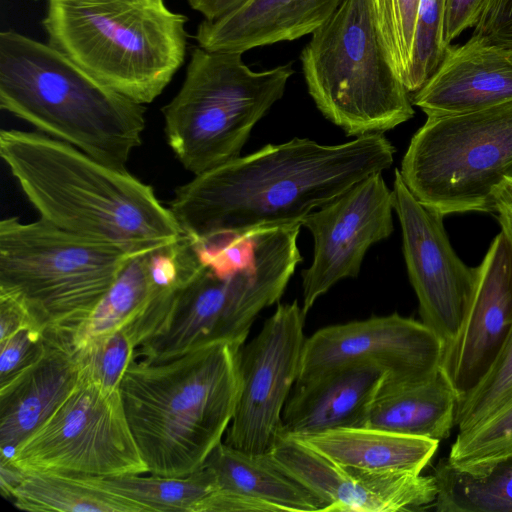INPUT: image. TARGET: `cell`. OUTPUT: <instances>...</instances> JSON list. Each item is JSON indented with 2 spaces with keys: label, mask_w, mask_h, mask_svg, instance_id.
Here are the masks:
<instances>
[{
  "label": "cell",
  "mask_w": 512,
  "mask_h": 512,
  "mask_svg": "<svg viewBox=\"0 0 512 512\" xmlns=\"http://www.w3.org/2000/svg\"><path fill=\"white\" fill-rule=\"evenodd\" d=\"M0 155L40 218L60 229L136 253L183 235L151 186L66 142L2 130Z\"/></svg>",
  "instance_id": "obj_2"
},
{
  "label": "cell",
  "mask_w": 512,
  "mask_h": 512,
  "mask_svg": "<svg viewBox=\"0 0 512 512\" xmlns=\"http://www.w3.org/2000/svg\"><path fill=\"white\" fill-rule=\"evenodd\" d=\"M384 49L405 85L412 57L417 9L420 0H369Z\"/></svg>",
  "instance_id": "obj_32"
},
{
  "label": "cell",
  "mask_w": 512,
  "mask_h": 512,
  "mask_svg": "<svg viewBox=\"0 0 512 512\" xmlns=\"http://www.w3.org/2000/svg\"><path fill=\"white\" fill-rule=\"evenodd\" d=\"M296 438L340 465L378 473L420 474L439 445L436 440L368 427Z\"/></svg>",
  "instance_id": "obj_24"
},
{
  "label": "cell",
  "mask_w": 512,
  "mask_h": 512,
  "mask_svg": "<svg viewBox=\"0 0 512 512\" xmlns=\"http://www.w3.org/2000/svg\"><path fill=\"white\" fill-rule=\"evenodd\" d=\"M473 35L512 50V0H488Z\"/></svg>",
  "instance_id": "obj_35"
},
{
  "label": "cell",
  "mask_w": 512,
  "mask_h": 512,
  "mask_svg": "<svg viewBox=\"0 0 512 512\" xmlns=\"http://www.w3.org/2000/svg\"><path fill=\"white\" fill-rule=\"evenodd\" d=\"M304 314L297 300L279 303L260 332L240 349V390L224 442L251 454L271 452L282 435L284 405L298 378Z\"/></svg>",
  "instance_id": "obj_12"
},
{
  "label": "cell",
  "mask_w": 512,
  "mask_h": 512,
  "mask_svg": "<svg viewBox=\"0 0 512 512\" xmlns=\"http://www.w3.org/2000/svg\"><path fill=\"white\" fill-rule=\"evenodd\" d=\"M399 172L414 197L443 217L494 213L493 191L512 177V101L427 117Z\"/></svg>",
  "instance_id": "obj_10"
},
{
  "label": "cell",
  "mask_w": 512,
  "mask_h": 512,
  "mask_svg": "<svg viewBox=\"0 0 512 512\" xmlns=\"http://www.w3.org/2000/svg\"><path fill=\"white\" fill-rule=\"evenodd\" d=\"M78 382L73 340L46 333L41 356L0 384V449L13 450L41 426Z\"/></svg>",
  "instance_id": "obj_21"
},
{
  "label": "cell",
  "mask_w": 512,
  "mask_h": 512,
  "mask_svg": "<svg viewBox=\"0 0 512 512\" xmlns=\"http://www.w3.org/2000/svg\"><path fill=\"white\" fill-rule=\"evenodd\" d=\"M318 110L348 136L383 133L410 120L411 94L384 49L369 0H344L300 56Z\"/></svg>",
  "instance_id": "obj_8"
},
{
  "label": "cell",
  "mask_w": 512,
  "mask_h": 512,
  "mask_svg": "<svg viewBox=\"0 0 512 512\" xmlns=\"http://www.w3.org/2000/svg\"><path fill=\"white\" fill-rule=\"evenodd\" d=\"M445 0H420L414 28L411 66L405 87L419 90L440 64L444 45Z\"/></svg>",
  "instance_id": "obj_33"
},
{
  "label": "cell",
  "mask_w": 512,
  "mask_h": 512,
  "mask_svg": "<svg viewBox=\"0 0 512 512\" xmlns=\"http://www.w3.org/2000/svg\"><path fill=\"white\" fill-rule=\"evenodd\" d=\"M512 329V242L500 231L476 267L463 323L444 348L440 368L459 398L484 377Z\"/></svg>",
  "instance_id": "obj_17"
},
{
  "label": "cell",
  "mask_w": 512,
  "mask_h": 512,
  "mask_svg": "<svg viewBox=\"0 0 512 512\" xmlns=\"http://www.w3.org/2000/svg\"><path fill=\"white\" fill-rule=\"evenodd\" d=\"M443 352V342L422 321L398 313L371 316L321 328L306 338L297 380L364 363L383 370L384 382L413 381L439 369Z\"/></svg>",
  "instance_id": "obj_15"
},
{
  "label": "cell",
  "mask_w": 512,
  "mask_h": 512,
  "mask_svg": "<svg viewBox=\"0 0 512 512\" xmlns=\"http://www.w3.org/2000/svg\"><path fill=\"white\" fill-rule=\"evenodd\" d=\"M512 403V329L480 382L459 398L455 425L459 432L485 421Z\"/></svg>",
  "instance_id": "obj_30"
},
{
  "label": "cell",
  "mask_w": 512,
  "mask_h": 512,
  "mask_svg": "<svg viewBox=\"0 0 512 512\" xmlns=\"http://www.w3.org/2000/svg\"><path fill=\"white\" fill-rule=\"evenodd\" d=\"M242 56L196 47L179 92L162 108L168 143L195 176L241 156L294 74L292 63L254 71Z\"/></svg>",
  "instance_id": "obj_9"
},
{
  "label": "cell",
  "mask_w": 512,
  "mask_h": 512,
  "mask_svg": "<svg viewBox=\"0 0 512 512\" xmlns=\"http://www.w3.org/2000/svg\"><path fill=\"white\" fill-rule=\"evenodd\" d=\"M301 227L296 223L255 231L250 261L232 274L220 276L204 266L178 291L134 358L163 362L215 343L242 347L256 317L279 301L302 262L297 245Z\"/></svg>",
  "instance_id": "obj_7"
},
{
  "label": "cell",
  "mask_w": 512,
  "mask_h": 512,
  "mask_svg": "<svg viewBox=\"0 0 512 512\" xmlns=\"http://www.w3.org/2000/svg\"><path fill=\"white\" fill-rule=\"evenodd\" d=\"M135 345L125 329L99 336L75 348L78 381L108 391L120 390L124 373L134 358Z\"/></svg>",
  "instance_id": "obj_31"
},
{
  "label": "cell",
  "mask_w": 512,
  "mask_h": 512,
  "mask_svg": "<svg viewBox=\"0 0 512 512\" xmlns=\"http://www.w3.org/2000/svg\"><path fill=\"white\" fill-rule=\"evenodd\" d=\"M512 101V50L472 35L449 45L430 78L411 94L427 117L462 114Z\"/></svg>",
  "instance_id": "obj_18"
},
{
  "label": "cell",
  "mask_w": 512,
  "mask_h": 512,
  "mask_svg": "<svg viewBox=\"0 0 512 512\" xmlns=\"http://www.w3.org/2000/svg\"><path fill=\"white\" fill-rule=\"evenodd\" d=\"M438 512H512V456L480 473L457 469L442 458L434 469Z\"/></svg>",
  "instance_id": "obj_26"
},
{
  "label": "cell",
  "mask_w": 512,
  "mask_h": 512,
  "mask_svg": "<svg viewBox=\"0 0 512 512\" xmlns=\"http://www.w3.org/2000/svg\"><path fill=\"white\" fill-rule=\"evenodd\" d=\"M136 253L39 219L0 222V292L18 299L34 327L71 338Z\"/></svg>",
  "instance_id": "obj_6"
},
{
  "label": "cell",
  "mask_w": 512,
  "mask_h": 512,
  "mask_svg": "<svg viewBox=\"0 0 512 512\" xmlns=\"http://www.w3.org/2000/svg\"><path fill=\"white\" fill-rule=\"evenodd\" d=\"M16 508L57 512H147L103 477L62 472L25 473L11 490Z\"/></svg>",
  "instance_id": "obj_25"
},
{
  "label": "cell",
  "mask_w": 512,
  "mask_h": 512,
  "mask_svg": "<svg viewBox=\"0 0 512 512\" xmlns=\"http://www.w3.org/2000/svg\"><path fill=\"white\" fill-rule=\"evenodd\" d=\"M241 348L215 343L163 362L132 359L120 392L148 473L188 476L222 442L238 401Z\"/></svg>",
  "instance_id": "obj_3"
},
{
  "label": "cell",
  "mask_w": 512,
  "mask_h": 512,
  "mask_svg": "<svg viewBox=\"0 0 512 512\" xmlns=\"http://www.w3.org/2000/svg\"><path fill=\"white\" fill-rule=\"evenodd\" d=\"M1 457L25 473L100 477L148 473L120 390L80 381L41 426Z\"/></svg>",
  "instance_id": "obj_11"
},
{
  "label": "cell",
  "mask_w": 512,
  "mask_h": 512,
  "mask_svg": "<svg viewBox=\"0 0 512 512\" xmlns=\"http://www.w3.org/2000/svg\"><path fill=\"white\" fill-rule=\"evenodd\" d=\"M203 466L214 474L217 489L194 512L323 511L322 502L271 452L251 454L222 441Z\"/></svg>",
  "instance_id": "obj_19"
},
{
  "label": "cell",
  "mask_w": 512,
  "mask_h": 512,
  "mask_svg": "<svg viewBox=\"0 0 512 512\" xmlns=\"http://www.w3.org/2000/svg\"><path fill=\"white\" fill-rule=\"evenodd\" d=\"M512 456V403L466 431L458 433L448 461L462 471L480 473Z\"/></svg>",
  "instance_id": "obj_29"
},
{
  "label": "cell",
  "mask_w": 512,
  "mask_h": 512,
  "mask_svg": "<svg viewBox=\"0 0 512 512\" xmlns=\"http://www.w3.org/2000/svg\"><path fill=\"white\" fill-rule=\"evenodd\" d=\"M393 211L392 189L377 172L301 221L314 240L312 263L302 271L305 315L337 282L358 276L367 250L392 234Z\"/></svg>",
  "instance_id": "obj_14"
},
{
  "label": "cell",
  "mask_w": 512,
  "mask_h": 512,
  "mask_svg": "<svg viewBox=\"0 0 512 512\" xmlns=\"http://www.w3.org/2000/svg\"><path fill=\"white\" fill-rule=\"evenodd\" d=\"M459 396L441 368L407 382L382 383L363 427L438 442L455 426Z\"/></svg>",
  "instance_id": "obj_23"
},
{
  "label": "cell",
  "mask_w": 512,
  "mask_h": 512,
  "mask_svg": "<svg viewBox=\"0 0 512 512\" xmlns=\"http://www.w3.org/2000/svg\"><path fill=\"white\" fill-rule=\"evenodd\" d=\"M245 0H187L206 20H214L233 10Z\"/></svg>",
  "instance_id": "obj_39"
},
{
  "label": "cell",
  "mask_w": 512,
  "mask_h": 512,
  "mask_svg": "<svg viewBox=\"0 0 512 512\" xmlns=\"http://www.w3.org/2000/svg\"><path fill=\"white\" fill-rule=\"evenodd\" d=\"M386 374L371 364H347L297 380L284 405L282 434L304 437L363 427Z\"/></svg>",
  "instance_id": "obj_20"
},
{
  "label": "cell",
  "mask_w": 512,
  "mask_h": 512,
  "mask_svg": "<svg viewBox=\"0 0 512 512\" xmlns=\"http://www.w3.org/2000/svg\"><path fill=\"white\" fill-rule=\"evenodd\" d=\"M187 17L165 0H48V43L95 79L153 102L183 64Z\"/></svg>",
  "instance_id": "obj_5"
},
{
  "label": "cell",
  "mask_w": 512,
  "mask_h": 512,
  "mask_svg": "<svg viewBox=\"0 0 512 512\" xmlns=\"http://www.w3.org/2000/svg\"><path fill=\"white\" fill-rule=\"evenodd\" d=\"M488 0H445L444 45L451 42L466 29L475 27Z\"/></svg>",
  "instance_id": "obj_36"
},
{
  "label": "cell",
  "mask_w": 512,
  "mask_h": 512,
  "mask_svg": "<svg viewBox=\"0 0 512 512\" xmlns=\"http://www.w3.org/2000/svg\"><path fill=\"white\" fill-rule=\"evenodd\" d=\"M392 192L405 264L418 299L421 321L445 348L465 318L476 284V267L467 266L458 257L445 231L444 217L414 197L399 169L394 173Z\"/></svg>",
  "instance_id": "obj_13"
},
{
  "label": "cell",
  "mask_w": 512,
  "mask_h": 512,
  "mask_svg": "<svg viewBox=\"0 0 512 512\" xmlns=\"http://www.w3.org/2000/svg\"><path fill=\"white\" fill-rule=\"evenodd\" d=\"M344 0H245L197 27L199 47L245 53L254 48L290 42L311 35Z\"/></svg>",
  "instance_id": "obj_22"
},
{
  "label": "cell",
  "mask_w": 512,
  "mask_h": 512,
  "mask_svg": "<svg viewBox=\"0 0 512 512\" xmlns=\"http://www.w3.org/2000/svg\"><path fill=\"white\" fill-rule=\"evenodd\" d=\"M271 454L323 504V511L395 512L433 508L434 475L378 473L340 465L303 440L281 435Z\"/></svg>",
  "instance_id": "obj_16"
},
{
  "label": "cell",
  "mask_w": 512,
  "mask_h": 512,
  "mask_svg": "<svg viewBox=\"0 0 512 512\" xmlns=\"http://www.w3.org/2000/svg\"><path fill=\"white\" fill-rule=\"evenodd\" d=\"M148 253L132 257L125 265L89 318L75 333V348L130 326L142 316L154 297L163 294L157 291L151 281Z\"/></svg>",
  "instance_id": "obj_27"
},
{
  "label": "cell",
  "mask_w": 512,
  "mask_h": 512,
  "mask_svg": "<svg viewBox=\"0 0 512 512\" xmlns=\"http://www.w3.org/2000/svg\"><path fill=\"white\" fill-rule=\"evenodd\" d=\"M144 474L103 478L147 512H194L198 503L217 489L214 474L204 466L185 477Z\"/></svg>",
  "instance_id": "obj_28"
},
{
  "label": "cell",
  "mask_w": 512,
  "mask_h": 512,
  "mask_svg": "<svg viewBox=\"0 0 512 512\" xmlns=\"http://www.w3.org/2000/svg\"><path fill=\"white\" fill-rule=\"evenodd\" d=\"M29 326L34 327L24 305L15 297L0 292V341Z\"/></svg>",
  "instance_id": "obj_37"
},
{
  "label": "cell",
  "mask_w": 512,
  "mask_h": 512,
  "mask_svg": "<svg viewBox=\"0 0 512 512\" xmlns=\"http://www.w3.org/2000/svg\"><path fill=\"white\" fill-rule=\"evenodd\" d=\"M45 345L46 333L32 326L0 341V384L34 363Z\"/></svg>",
  "instance_id": "obj_34"
},
{
  "label": "cell",
  "mask_w": 512,
  "mask_h": 512,
  "mask_svg": "<svg viewBox=\"0 0 512 512\" xmlns=\"http://www.w3.org/2000/svg\"><path fill=\"white\" fill-rule=\"evenodd\" d=\"M382 133L337 145L308 138L267 144L180 186L170 211L187 236L246 234L301 223L368 176L390 168Z\"/></svg>",
  "instance_id": "obj_1"
},
{
  "label": "cell",
  "mask_w": 512,
  "mask_h": 512,
  "mask_svg": "<svg viewBox=\"0 0 512 512\" xmlns=\"http://www.w3.org/2000/svg\"><path fill=\"white\" fill-rule=\"evenodd\" d=\"M494 212L501 231L512 242V177H506L493 191Z\"/></svg>",
  "instance_id": "obj_38"
},
{
  "label": "cell",
  "mask_w": 512,
  "mask_h": 512,
  "mask_svg": "<svg viewBox=\"0 0 512 512\" xmlns=\"http://www.w3.org/2000/svg\"><path fill=\"white\" fill-rule=\"evenodd\" d=\"M0 106L46 135L126 170L145 107L104 85L49 43L0 33Z\"/></svg>",
  "instance_id": "obj_4"
}]
</instances>
